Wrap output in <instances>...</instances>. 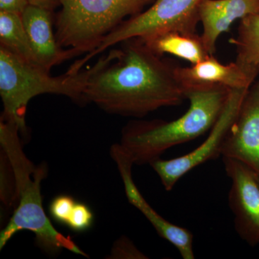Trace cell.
<instances>
[{
    "label": "cell",
    "instance_id": "5",
    "mask_svg": "<svg viewBox=\"0 0 259 259\" xmlns=\"http://www.w3.org/2000/svg\"><path fill=\"white\" fill-rule=\"evenodd\" d=\"M155 0H61L56 37L64 49L80 54L96 50L114 30Z\"/></svg>",
    "mask_w": 259,
    "mask_h": 259
},
{
    "label": "cell",
    "instance_id": "16",
    "mask_svg": "<svg viewBox=\"0 0 259 259\" xmlns=\"http://www.w3.org/2000/svg\"><path fill=\"white\" fill-rule=\"evenodd\" d=\"M229 42L236 47V61L259 74V15L240 20L236 36Z\"/></svg>",
    "mask_w": 259,
    "mask_h": 259
},
{
    "label": "cell",
    "instance_id": "12",
    "mask_svg": "<svg viewBox=\"0 0 259 259\" xmlns=\"http://www.w3.org/2000/svg\"><path fill=\"white\" fill-rule=\"evenodd\" d=\"M22 18L40 67L50 72L54 66L81 55L74 49L61 47L53 30V12L29 5Z\"/></svg>",
    "mask_w": 259,
    "mask_h": 259
},
{
    "label": "cell",
    "instance_id": "13",
    "mask_svg": "<svg viewBox=\"0 0 259 259\" xmlns=\"http://www.w3.org/2000/svg\"><path fill=\"white\" fill-rule=\"evenodd\" d=\"M177 74L185 89L202 85H218L230 90L250 88L259 76L258 72L247 69L237 61L221 64L214 55H209L190 67L179 66Z\"/></svg>",
    "mask_w": 259,
    "mask_h": 259
},
{
    "label": "cell",
    "instance_id": "9",
    "mask_svg": "<svg viewBox=\"0 0 259 259\" xmlns=\"http://www.w3.org/2000/svg\"><path fill=\"white\" fill-rule=\"evenodd\" d=\"M111 156L123 182L125 195L130 203L136 207L152 225L158 236L173 245L184 259H194V236L187 228L176 226L162 217L148 203L132 177V159L120 144L112 146Z\"/></svg>",
    "mask_w": 259,
    "mask_h": 259
},
{
    "label": "cell",
    "instance_id": "6",
    "mask_svg": "<svg viewBox=\"0 0 259 259\" xmlns=\"http://www.w3.org/2000/svg\"><path fill=\"white\" fill-rule=\"evenodd\" d=\"M202 0H155L146 11L131 17L105 39L96 50L87 54L84 65L109 48L132 38L145 40L170 31L195 34L199 23L198 9Z\"/></svg>",
    "mask_w": 259,
    "mask_h": 259
},
{
    "label": "cell",
    "instance_id": "2",
    "mask_svg": "<svg viewBox=\"0 0 259 259\" xmlns=\"http://www.w3.org/2000/svg\"><path fill=\"white\" fill-rule=\"evenodd\" d=\"M0 145L14 180L15 202L13 215L0 232V250L18 232L28 231L35 234L37 245L48 253L67 250L89 257L71 237L58 231L48 218L41 194V182L47 176V165L37 166L27 157L18 125L3 117L0 118Z\"/></svg>",
    "mask_w": 259,
    "mask_h": 259
},
{
    "label": "cell",
    "instance_id": "4",
    "mask_svg": "<svg viewBox=\"0 0 259 259\" xmlns=\"http://www.w3.org/2000/svg\"><path fill=\"white\" fill-rule=\"evenodd\" d=\"M90 69L68 70L53 76L39 66L29 64L0 47V96L3 104L1 117L16 124L22 136L28 134L27 107L34 97L45 94L62 95L79 105L86 104L85 85Z\"/></svg>",
    "mask_w": 259,
    "mask_h": 259
},
{
    "label": "cell",
    "instance_id": "21",
    "mask_svg": "<svg viewBox=\"0 0 259 259\" xmlns=\"http://www.w3.org/2000/svg\"><path fill=\"white\" fill-rule=\"evenodd\" d=\"M61 0H28V4L52 11L58 5H60Z\"/></svg>",
    "mask_w": 259,
    "mask_h": 259
},
{
    "label": "cell",
    "instance_id": "11",
    "mask_svg": "<svg viewBox=\"0 0 259 259\" xmlns=\"http://www.w3.org/2000/svg\"><path fill=\"white\" fill-rule=\"evenodd\" d=\"M259 15V0H202L198 16L202 23L201 38L206 50L214 55L218 38L237 20Z\"/></svg>",
    "mask_w": 259,
    "mask_h": 259
},
{
    "label": "cell",
    "instance_id": "14",
    "mask_svg": "<svg viewBox=\"0 0 259 259\" xmlns=\"http://www.w3.org/2000/svg\"><path fill=\"white\" fill-rule=\"evenodd\" d=\"M142 41L158 55L170 54L189 61L192 65L210 55L206 50L200 35L197 33L166 32Z\"/></svg>",
    "mask_w": 259,
    "mask_h": 259
},
{
    "label": "cell",
    "instance_id": "8",
    "mask_svg": "<svg viewBox=\"0 0 259 259\" xmlns=\"http://www.w3.org/2000/svg\"><path fill=\"white\" fill-rule=\"evenodd\" d=\"M227 176L231 180L228 196L234 216L235 229L250 246L259 245V179L244 163L222 157Z\"/></svg>",
    "mask_w": 259,
    "mask_h": 259
},
{
    "label": "cell",
    "instance_id": "18",
    "mask_svg": "<svg viewBox=\"0 0 259 259\" xmlns=\"http://www.w3.org/2000/svg\"><path fill=\"white\" fill-rule=\"evenodd\" d=\"M76 201L68 194L56 196L49 205L51 217L56 223L66 226Z\"/></svg>",
    "mask_w": 259,
    "mask_h": 259
},
{
    "label": "cell",
    "instance_id": "3",
    "mask_svg": "<svg viewBox=\"0 0 259 259\" xmlns=\"http://www.w3.org/2000/svg\"><path fill=\"white\" fill-rule=\"evenodd\" d=\"M230 89L218 85L185 88L190 107L175 120H132L122 130L120 146L134 164H149L167 150L190 142L212 128L226 105Z\"/></svg>",
    "mask_w": 259,
    "mask_h": 259
},
{
    "label": "cell",
    "instance_id": "7",
    "mask_svg": "<svg viewBox=\"0 0 259 259\" xmlns=\"http://www.w3.org/2000/svg\"><path fill=\"white\" fill-rule=\"evenodd\" d=\"M249 89L231 90L224 108L210 129L209 136L194 151L180 157L169 160L159 158L149 163L157 174L165 190H173L178 181L186 174L205 162L221 156L227 135L236 120Z\"/></svg>",
    "mask_w": 259,
    "mask_h": 259
},
{
    "label": "cell",
    "instance_id": "19",
    "mask_svg": "<svg viewBox=\"0 0 259 259\" xmlns=\"http://www.w3.org/2000/svg\"><path fill=\"white\" fill-rule=\"evenodd\" d=\"M110 258L146 259L148 257L143 253L126 236H122L115 242L112 247Z\"/></svg>",
    "mask_w": 259,
    "mask_h": 259
},
{
    "label": "cell",
    "instance_id": "1",
    "mask_svg": "<svg viewBox=\"0 0 259 259\" xmlns=\"http://www.w3.org/2000/svg\"><path fill=\"white\" fill-rule=\"evenodd\" d=\"M178 67L140 39H129L89 69L85 102L107 113L136 118L178 106L186 100Z\"/></svg>",
    "mask_w": 259,
    "mask_h": 259
},
{
    "label": "cell",
    "instance_id": "17",
    "mask_svg": "<svg viewBox=\"0 0 259 259\" xmlns=\"http://www.w3.org/2000/svg\"><path fill=\"white\" fill-rule=\"evenodd\" d=\"M94 223V214L88 205L76 202L71 211L66 226L76 233H83L92 228Z\"/></svg>",
    "mask_w": 259,
    "mask_h": 259
},
{
    "label": "cell",
    "instance_id": "15",
    "mask_svg": "<svg viewBox=\"0 0 259 259\" xmlns=\"http://www.w3.org/2000/svg\"><path fill=\"white\" fill-rule=\"evenodd\" d=\"M0 47L29 64L40 67L25 30L21 14L0 12Z\"/></svg>",
    "mask_w": 259,
    "mask_h": 259
},
{
    "label": "cell",
    "instance_id": "20",
    "mask_svg": "<svg viewBox=\"0 0 259 259\" xmlns=\"http://www.w3.org/2000/svg\"><path fill=\"white\" fill-rule=\"evenodd\" d=\"M28 5V0H0V12L22 14Z\"/></svg>",
    "mask_w": 259,
    "mask_h": 259
},
{
    "label": "cell",
    "instance_id": "10",
    "mask_svg": "<svg viewBox=\"0 0 259 259\" xmlns=\"http://www.w3.org/2000/svg\"><path fill=\"white\" fill-rule=\"evenodd\" d=\"M221 156L242 162L259 179V78L245 95L225 140Z\"/></svg>",
    "mask_w": 259,
    "mask_h": 259
}]
</instances>
